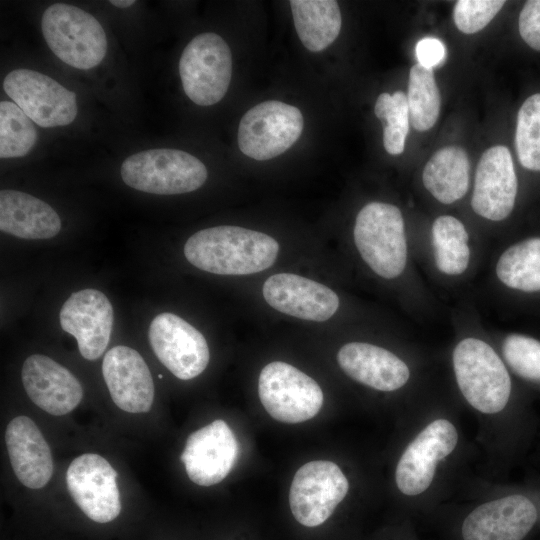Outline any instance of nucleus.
I'll list each match as a JSON object with an SVG mask.
<instances>
[{
    "mask_svg": "<svg viewBox=\"0 0 540 540\" xmlns=\"http://www.w3.org/2000/svg\"><path fill=\"white\" fill-rule=\"evenodd\" d=\"M266 302L279 312L310 321L330 319L339 308V297L326 285L292 273L270 276L262 288Z\"/></svg>",
    "mask_w": 540,
    "mask_h": 540,
    "instance_id": "a211bd4d",
    "label": "nucleus"
},
{
    "mask_svg": "<svg viewBox=\"0 0 540 540\" xmlns=\"http://www.w3.org/2000/svg\"><path fill=\"white\" fill-rule=\"evenodd\" d=\"M5 442L18 480L31 489L44 487L53 474V459L36 424L27 416L15 417L7 425Z\"/></svg>",
    "mask_w": 540,
    "mask_h": 540,
    "instance_id": "4be33fe9",
    "label": "nucleus"
},
{
    "mask_svg": "<svg viewBox=\"0 0 540 540\" xmlns=\"http://www.w3.org/2000/svg\"><path fill=\"white\" fill-rule=\"evenodd\" d=\"M415 53L418 64L430 69L440 65L446 58L444 44L433 37L421 39L416 45Z\"/></svg>",
    "mask_w": 540,
    "mask_h": 540,
    "instance_id": "f704fd0d",
    "label": "nucleus"
},
{
    "mask_svg": "<svg viewBox=\"0 0 540 540\" xmlns=\"http://www.w3.org/2000/svg\"><path fill=\"white\" fill-rule=\"evenodd\" d=\"M537 510L524 495L515 494L477 506L464 519L463 540H522L533 528Z\"/></svg>",
    "mask_w": 540,
    "mask_h": 540,
    "instance_id": "f3484780",
    "label": "nucleus"
},
{
    "mask_svg": "<svg viewBox=\"0 0 540 540\" xmlns=\"http://www.w3.org/2000/svg\"><path fill=\"white\" fill-rule=\"evenodd\" d=\"M407 103L410 123L417 131L431 129L440 113L441 98L433 69L420 64L411 67Z\"/></svg>",
    "mask_w": 540,
    "mask_h": 540,
    "instance_id": "cd10ccee",
    "label": "nucleus"
},
{
    "mask_svg": "<svg viewBox=\"0 0 540 540\" xmlns=\"http://www.w3.org/2000/svg\"><path fill=\"white\" fill-rule=\"evenodd\" d=\"M3 88L13 102L41 127L66 126L76 118V94L40 72L13 70L5 77Z\"/></svg>",
    "mask_w": 540,
    "mask_h": 540,
    "instance_id": "1a4fd4ad",
    "label": "nucleus"
},
{
    "mask_svg": "<svg viewBox=\"0 0 540 540\" xmlns=\"http://www.w3.org/2000/svg\"><path fill=\"white\" fill-rule=\"evenodd\" d=\"M67 489L77 506L91 520L107 523L121 511L117 472L98 454L76 457L66 472Z\"/></svg>",
    "mask_w": 540,
    "mask_h": 540,
    "instance_id": "ddd939ff",
    "label": "nucleus"
},
{
    "mask_svg": "<svg viewBox=\"0 0 540 540\" xmlns=\"http://www.w3.org/2000/svg\"><path fill=\"white\" fill-rule=\"evenodd\" d=\"M258 393L267 413L283 423L312 419L324 400L322 389L314 379L281 361L271 362L261 370Z\"/></svg>",
    "mask_w": 540,
    "mask_h": 540,
    "instance_id": "0eeeda50",
    "label": "nucleus"
},
{
    "mask_svg": "<svg viewBox=\"0 0 540 540\" xmlns=\"http://www.w3.org/2000/svg\"><path fill=\"white\" fill-rule=\"evenodd\" d=\"M502 354L507 365L518 376L540 382L539 340L523 334H509L502 342Z\"/></svg>",
    "mask_w": 540,
    "mask_h": 540,
    "instance_id": "2f4dec72",
    "label": "nucleus"
},
{
    "mask_svg": "<svg viewBox=\"0 0 540 540\" xmlns=\"http://www.w3.org/2000/svg\"><path fill=\"white\" fill-rule=\"evenodd\" d=\"M469 181L467 153L457 146L437 150L422 172L424 187L442 204H452L463 198L468 191Z\"/></svg>",
    "mask_w": 540,
    "mask_h": 540,
    "instance_id": "b1692460",
    "label": "nucleus"
},
{
    "mask_svg": "<svg viewBox=\"0 0 540 540\" xmlns=\"http://www.w3.org/2000/svg\"><path fill=\"white\" fill-rule=\"evenodd\" d=\"M37 141L34 122L11 101L0 102V157L17 158L28 154Z\"/></svg>",
    "mask_w": 540,
    "mask_h": 540,
    "instance_id": "c85d7f7f",
    "label": "nucleus"
},
{
    "mask_svg": "<svg viewBox=\"0 0 540 540\" xmlns=\"http://www.w3.org/2000/svg\"><path fill=\"white\" fill-rule=\"evenodd\" d=\"M294 26L304 47L320 52L338 37L342 17L334 0H291Z\"/></svg>",
    "mask_w": 540,
    "mask_h": 540,
    "instance_id": "393cba45",
    "label": "nucleus"
},
{
    "mask_svg": "<svg viewBox=\"0 0 540 540\" xmlns=\"http://www.w3.org/2000/svg\"><path fill=\"white\" fill-rule=\"evenodd\" d=\"M0 229L23 239H49L61 229L56 211L30 194L3 189L0 192Z\"/></svg>",
    "mask_w": 540,
    "mask_h": 540,
    "instance_id": "5701e85b",
    "label": "nucleus"
},
{
    "mask_svg": "<svg viewBox=\"0 0 540 540\" xmlns=\"http://www.w3.org/2000/svg\"><path fill=\"white\" fill-rule=\"evenodd\" d=\"M374 112L384 123L383 145L391 155H399L404 151L406 137L409 132V108L407 95L396 91L392 95L381 93L375 103Z\"/></svg>",
    "mask_w": 540,
    "mask_h": 540,
    "instance_id": "c756f323",
    "label": "nucleus"
},
{
    "mask_svg": "<svg viewBox=\"0 0 540 540\" xmlns=\"http://www.w3.org/2000/svg\"><path fill=\"white\" fill-rule=\"evenodd\" d=\"M431 248L435 268L447 277H459L471 262L470 237L456 217L441 215L431 226Z\"/></svg>",
    "mask_w": 540,
    "mask_h": 540,
    "instance_id": "a878e982",
    "label": "nucleus"
},
{
    "mask_svg": "<svg viewBox=\"0 0 540 540\" xmlns=\"http://www.w3.org/2000/svg\"><path fill=\"white\" fill-rule=\"evenodd\" d=\"M279 252L271 236L238 226L202 229L188 238L184 255L189 263L218 275H248L273 265Z\"/></svg>",
    "mask_w": 540,
    "mask_h": 540,
    "instance_id": "f257e3e1",
    "label": "nucleus"
},
{
    "mask_svg": "<svg viewBox=\"0 0 540 540\" xmlns=\"http://www.w3.org/2000/svg\"><path fill=\"white\" fill-rule=\"evenodd\" d=\"M349 483L331 461L304 464L295 473L289 491L290 509L295 519L307 527L324 523L345 498Z\"/></svg>",
    "mask_w": 540,
    "mask_h": 540,
    "instance_id": "9d476101",
    "label": "nucleus"
},
{
    "mask_svg": "<svg viewBox=\"0 0 540 540\" xmlns=\"http://www.w3.org/2000/svg\"><path fill=\"white\" fill-rule=\"evenodd\" d=\"M102 374L117 407L129 413H145L154 400V382L150 370L135 350L119 345L104 356Z\"/></svg>",
    "mask_w": 540,
    "mask_h": 540,
    "instance_id": "6ab92c4d",
    "label": "nucleus"
},
{
    "mask_svg": "<svg viewBox=\"0 0 540 540\" xmlns=\"http://www.w3.org/2000/svg\"><path fill=\"white\" fill-rule=\"evenodd\" d=\"M61 328L73 335L83 358L98 359L108 346L113 327V307L104 293L83 289L71 294L60 314Z\"/></svg>",
    "mask_w": 540,
    "mask_h": 540,
    "instance_id": "2eb2a0df",
    "label": "nucleus"
},
{
    "mask_svg": "<svg viewBox=\"0 0 540 540\" xmlns=\"http://www.w3.org/2000/svg\"><path fill=\"white\" fill-rule=\"evenodd\" d=\"M518 190L513 160L506 146L487 149L475 173L471 207L480 217L502 221L512 212Z\"/></svg>",
    "mask_w": 540,
    "mask_h": 540,
    "instance_id": "dca6fc26",
    "label": "nucleus"
},
{
    "mask_svg": "<svg viewBox=\"0 0 540 540\" xmlns=\"http://www.w3.org/2000/svg\"><path fill=\"white\" fill-rule=\"evenodd\" d=\"M497 280L506 288L540 291V237L522 240L506 248L495 264Z\"/></svg>",
    "mask_w": 540,
    "mask_h": 540,
    "instance_id": "bb28decb",
    "label": "nucleus"
},
{
    "mask_svg": "<svg viewBox=\"0 0 540 540\" xmlns=\"http://www.w3.org/2000/svg\"><path fill=\"white\" fill-rule=\"evenodd\" d=\"M158 378H160V379H161V378H162V375H161V374H159V375H158Z\"/></svg>",
    "mask_w": 540,
    "mask_h": 540,
    "instance_id": "e433bc0d",
    "label": "nucleus"
},
{
    "mask_svg": "<svg viewBox=\"0 0 540 540\" xmlns=\"http://www.w3.org/2000/svg\"><path fill=\"white\" fill-rule=\"evenodd\" d=\"M515 146L521 165L540 171V93L528 97L518 111Z\"/></svg>",
    "mask_w": 540,
    "mask_h": 540,
    "instance_id": "7c9ffc66",
    "label": "nucleus"
},
{
    "mask_svg": "<svg viewBox=\"0 0 540 540\" xmlns=\"http://www.w3.org/2000/svg\"><path fill=\"white\" fill-rule=\"evenodd\" d=\"M238 453L239 443L234 432L225 421L218 419L189 435L180 459L193 483L212 486L230 473Z\"/></svg>",
    "mask_w": 540,
    "mask_h": 540,
    "instance_id": "4468645a",
    "label": "nucleus"
},
{
    "mask_svg": "<svg viewBox=\"0 0 540 540\" xmlns=\"http://www.w3.org/2000/svg\"><path fill=\"white\" fill-rule=\"evenodd\" d=\"M353 235L361 258L376 275L392 280L404 273L408 244L404 218L397 206L367 203L356 216Z\"/></svg>",
    "mask_w": 540,
    "mask_h": 540,
    "instance_id": "7ed1b4c3",
    "label": "nucleus"
},
{
    "mask_svg": "<svg viewBox=\"0 0 540 540\" xmlns=\"http://www.w3.org/2000/svg\"><path fill=\"white\" fill-rule=\"evenodd\" d=\"M343 372L354 381L378 391H395L410 378L408 365L397 355L366 342H349L337 353Z\"/></svg>",
    "mask_w": 540,
    "mask_h": 540,
    "instance_id": "412c9836",
    "label": "nucleus"
},
{
    "mask_svg": "<svg viewBox=\"0 0 540 540\" xmlns=\"http://www.w3.org/2000/svg\"><path fill=\"white\" fill-rule=\"evenodd\" d=\"M519 33L532 49L540 51V0L527 1L519 15Z\"/></svg>",
    "mask_w": 540,
    "mask_h": 540,
    "instance_id": "72a5a7b5",
    "label": "nucleus"
},
{
    "mask_svg": "<svg viewBox=\"0 0 540 540\" xmlns=\"http://www.w3.org/2000/svg\"><path fill=\"white\" fill-rule=\"evenodd\" d=\"M148 337L159 361L181 380L197 377L209 363V347L202 333L173 313L154 317Z\"/></svg>",
    "mask_w": 540,
    "mask_h": 540,
    "instance_id": "9b49d317",
    "label": "nucleus"
},
{
    "mask_svg": "<svg viewBox=\"0 0 540 540\" xmlns=\"http://www.w3.org/2000/svg\"><path fill=\"white\" fill-rule=\"evenodd\" d=\"M110 4L119 7V8H127L132 6L135 1L133 0H111L109 1Z\"/></svg>",
    "mask_w": 540,
    "mask_h": 540,
    "instance_id": "c9c22d12",
    "label": "nucleus"
},
{
    "mask_svg": "<svg viewBox=\"0 0 540 540\" xmlns=\"http://www.w3.org/2000/svg\"><path fill=\"white\" fill-rule=\"evenodd\" d=\"M301 111L287 103L264 101L249 109L238 127L241 152L258 161L269 160L287 151L301 136Z\"/></svg>",
    "mask_w": 540,
    "mask_h": 540,
    "instance_id": "6e6552de",
    "label": "nucleus"
},
{
    "mask_svg": "<svg viewBox=\"0 0 540 540\" xmlns=\"http://www.w3.org/2000/svg\"><path fill=\"white\" fill-rule=\"evenodd\" d=\"M458 432L447 419H436L422 429L407 445L395 471L401 493L416 496L431 485L438 463L456 448Z\"/></svg>",
    "mask_w": 540,
    "mask_h": 540,
    "instance_id": "f8f14e48",
    "label": "nucleus"
},
{
    "mask_svg": "<svg viewBox=\"0 0 540 540\" xmlns=\"http://www.w3.org/2000/svg\"><path fill=\"white\" fill-rule=\"evenodd\" d=\"M457 386L465 400L484 414H495L507 405L511 378L494 348L483 339L462 338L452 352Z\"/></svg>",
    "mask_w": 540,
    "mask_h": 540,
    "instance_id": "f03ea898",
    "label": "nucleus"
},
{
    "mask_svg": "<svg viewBox=\"0 0 540 540\" xmlns=\"http://www.w3.org/2000/svg\"><path fill=\"white\" fill-rule=\"evenodd\" d=\"M44 39L64 63L88 70L99 65L107 52V38L99 21L69 4L55 3L43 13Z\"/></svg>",
    "mask_w": 540,
    "mask_h": 540,
    "instance_id": "20e7f679",
    "label": "nucleus"
},
{
    "mask_svg": "<svg viewBox=\"0 0 540 540\" xmlns=\"http://www.w3.org/2000/svg\"><path fill=\"white\" fill-rule=\"evenodd\" d=\"M179 73L185 94L200 106H211L225 96L232 75V55L215 33L195 36L184 48Z\"/></svg>",
    "mask_w": 540,
    "mask_h": 540,
    "instance_id": "423d86ee",
    "label": "nucleus"
},
{
    "mask_svg": "<svg viewBox=\"0 0 540 540\" xmlns=\"http://www.w3.org/2000/svg\"><path fill=\"white\" fill-rule=\"evenodd\" d=\"M22 383L35 405L55 416L75 409L83 398L78 379L64 366L40 354L29 356L21 370Z\"/></svg>",
    "mask_w": 540,
    "mask_h": 540,
    "instance_id": "aec40b11",
    "label": "nucleus"
},
{
    "mask_svg": "<svg viewBox=\"0 0 540 540\" xmlns=\"http://www.w3.org/2000/svg\"><path fill=\"white\" fill-rule=\"evenodd\" d=\"M505 4L502 0H459L453 9L456 27L465 34L485 28Z\"/></svg>",
    "mask_w": 540,
    "mask_h": 540,
    "instance_id": "473e14b6",
    "label": "nucleus"
},
{
    "mask_svg": "<svg viewBox=\"0 0 540 540\" xmlns=\"http://www.w3.org/2000/svg\"><path fill=\"white\" fill-rule=\"evenodd\" d=\"M129 187L151 194L192 192L207 179V169L197 157L177 149L159 148L129 156L121 166Z\"/></svg>",
    "mask_w": 540,
    "mask_h": 540,
    "instance_id": "39448f33",
    "label": "nucleus"
}]
</instances>
